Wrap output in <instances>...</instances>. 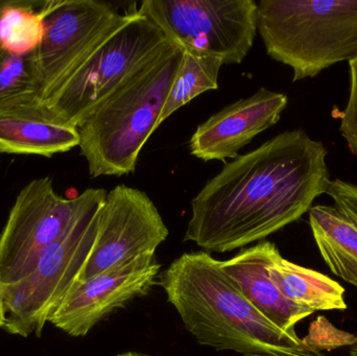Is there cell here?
Returning a JSON list of instances; mask_svg holds the SVG:
<instances>
[{
    "label": "cell",
    "instance_id": "obj_7",
    "mask_svg": "<svg viewBox=\"0 0 357 356\" xmlns=\"http://www.w3.org/2000/svg\"><path fill=\"white\" fill-rule=\"evenodd\" d=\"M137 12L182 50L241 64L258 33L254 0H144Z\"/></svg>",
    "mask_w": 357,
    "mask_h": 356
},
{
    "label": "cell",
    "instance_id": "obj_12",
    "mask_svg": "<svg viewBox=\"0 0 357 356\" xmlns=\"http://www.w3.org/2000/svg\"><path fill=\"white\" fill-rule=\"evenodd\" d=\"M287 104L284 93L259 88L201 123L189 141L191 155L205 162L236 158L243 146L280 121Z\"/></svg>",
    "mask_w": 357,
    "mask_h": 356
},
{
    "label": "cell",
    "instance_id": "obj_21",
    "mask_svg": "<svg viewBox=\"0 0 357 356\" xmlns=\"http://www.w3.org/2000/svg\"><path fill=\"white\" fill-rule=\"evenodd\" d=\"M326 194L333 199L335 206L357 226V185L343 180H331Z\"/></svg>",
    "mask_w": 357,
    "mask_h": 356
},
{
    "label": "cell",
    "instance_id": "obj_14",
    "mask_svg": "<svg viewBox=\"0 0 357 356\" xmlns=\"http://www.w3.org/2000/svg\"><path fill=\"white\" fill-rule=\"evenodd\" d=\"M77 127L52 121L43 107L0 115V153L50 157L79 146Z\"/></svg>",
    "mask_w": 357,
    "mask_h": 356
},
{
    "label": "cell",
    "instance_id": "obj_20",
    "mask_svg": "<svg viewBox=\"0 0 357 356\" xmlns=\"http://www.w3.org/2000/svg\"><path fill=\"white\" fill-rule=\"evenodd\" d=\"M349 98L341 114L340 131L352 154L357 157V58L349 62Z\"/></svg>",
    "mask_w": 357,
    "mask_h": 356
},
{
    "label": "cell",
    "instance_id": "obj_11",
    "mask_svg": "<svg viewBox=\"0 0 357 356\" xmlns=\"http://www.w3.org/2000/svg\"><path fill=\"white\" fill-rule=\"evenodd\" d=\"M160 265L142 255L86 281H75L48 322L73 338L87 336L102 320L156 284Z\"/></svg>",
    "mask_w": 357,
    "mask_h": 356
},
{
    "label": "cell",
    "instance_id": "obj_9",
    "mask_svg": "<svg viewBox=\"0 0 357 356\" xmlns=\"http://www.w3.org/2000/svg\"><path fill=\"white\" fill-rule=\"evenodd\" d=\"M81 202V194L59 196L50 177L33 180L21 189L0 234L2 288L31 275L44 250L66 231Z\"/></svg>",
    "mask_w": 357,
    "mask_h": 356
},
{
    "label": "cell",
    "instance_id": "obj_24",
    "mask_svg": "<svg viewBox=\"0 0 357 356\" xmlns=\"http://www.w3.org/2000/svg\"><path fill=\"white\" fill-rule=\"evenodd\" d=\"M350 355L357 356V340L356 342L352 345L351 349H350Z\"/></svg>",
    "mask_w": 357,
    "mask_h": 356
},
{
    "label": "cell",
    "instance_id": "obj_16",
    "mask_svg": "<svg viewBox=\"0 0 357 356\" xmlns=\"http://www.w3.org/2000/svg\"><path fill=\"white\" fill-rule=\"evenodd\" d=\"M314 242L331 271L357 288V226L335 206L310 210Z\"/></svg>",
    "mask_w": 357,
    "mask_h": 356
},
{
    "label": "cell",
    "instance_id": "obj_10",
    "mask_svg": "<svg viewBox=\"0 0 357 356\" xmlns=\"http://www.w3.org/2000/svg\"><path fill=\"white\" fill-rule=\"evenodd\" d=\"M167 236L169 229L146 192L125 184L115 186L107 194L93 248L77 281L136 257L155 255Z\"/></svg>",
    "mask_w": 357,
    "mask_h": 356
},
{
    "label": "cell",
    "instance_id": "obj_13",
    "mask_svg": "<svg viewBox=\"0 0 357 356\" xmlns=\"http://www.w3.org/2000/svg\"><path fill=\"white\" fill-rule=\"evenodd\" d=\"M278 252L276 245L264 240L220 261V265L260 314L283 332L294 334L296 324L314 311L287 300L271 280L268 267Z\"/></svg>",
    "mask_w": 357,
    "mask_h": 356
},
{
    "label": "cell",
    "instance_id": "obj_22",
    "mask_svg": "<svg viewBox=\"0 0 357 356\" xmlns=\"http://www.w3.org/2000/svg\"><path fill=\"white\" fill-rule=\"evenodd\" d=\"M6 307H4L3 290H2L1 284H0V328H3L6 325Z\"/></svg>",
    "mask_w": 357,
    "mask_h": 356
},
{
    "label": "cell",
    "instance_id": "obj_19",
    "mask_svg": "<svg viewBox=\"0 0 357 356\" xmlns=\"http://www.w3.org/2000/svg\"><path fill=\"white\" fill-rule=\"evenodd\" d=\"M36 0H0V44L19 52H29L39 44L42 24Z\"/></svg>",
    "mask_w": 357,
    "mask_h": 356
},
{
    "label": "cell",
    "instance_id": "obj_17",
    "mask_svg": "<svg viewBox=\"0 0 357 356\" xmlns=\"http://www.w3.org/2000/svg\"><path fill=\"white\" fill-rule=\"evenodd\" d=\"M42 107L33 50L19 52L0 44V115Z\"/></svg>",
    "mask_w": 357,
    "mask_h": 356
},
{
    "label": "cell",
    "instance_id": "obj_1",
    "mask_svg": "<svg viewBox=\"0 0 357 356\" xmlns=\"http://www.w3.org/2000/svg\"><path fill=\"white\" fill-rule=\"evenodd\" d=\"M327 155L323 142L301 129L238 155L191 201L184 242L230 252L295 223L326 194Z\"/></svg>",
    "mask_w": 357,
    "mask_h": 356
},
{
    "label": "cell",
    "instance_id": "obj_6",
    "mask_svg": "<svg viewBox=\"0 0 357 356\" xmlns=\"http://www.w3.org/2000/svg\"><path fill=\"white\" fill-rule=\"evenodd\" d=\"M167 43L160 29L133 3L44 110L56 123L79 127Z\"/></svg>",
    "mask_w": 357,
    "mask_h": 356
},
{
    "label": "cell",
    "instance_id": "obj_15",
    "mask_svg": "<svg viewBox=\"0 0 357 356\" xmlns=\"http://www.w3.org/2000/svg\"><path fill=\"white\" fill-rule=\"evenodd\" d=\"M268 270L279 292L298 307L314 313L347 309L343 286L325 274L287 261L280 252L275 255Z\"/></svg>",
    "mask_w": 357,
    "mask_h": 356
},
{
    "label": "cell",
    "instance_id": "obj_4",
    "mask_svg": "<svg viewBox=\"0 0 357 356\" xmlns=\"http://www.w3.org/2000/svg\"><path fill=\"white\" fill-rule=\"evenodd\" d=\"M258 33L266 54L293 70V82L314 79L357 58V0H261Z\"/></svg>",
    "mask_w": 357,
    "mask_h": 356
},
{
    "label": "cell",
    "instance_id": "obj_3",
    "mask_svg": "<svg viewBox=\"0 0 357 356\" xmlns=\"http://www.w3.org/2000/svg\"><path fill=\"white\" fill-rule=\"evenodd\" d=\"M171 42L114 95L77 127L82 156L92 178L135 171L140 152L153 133L182 62Z\"/></svg>",
    "mask_w": 357,
    "mask_h": 356
},
{
    "label": "cell",
    "instance_id": "obj_18",
    "mask_svg": "<svg viewBox=\"0 0 357 356\" xmlns=\"http://www.w3.org/2000/svg\"><path fill=\"white\" fill-rule=\"evenodd\" d=\"M222 61L209 54L183 50L182 62L158 121V127L193 98L218 88Z\"/></svg>",
    "mask_w": 357,
    "mask_h": 356
},
{
    "label": "cell",
    "instance_id": "obj_5",
    "mask_svg": "<svg viewBox=\"0 0 357 356\" xmlns=\"http://www.w3.org/2000/svg\"><path fill=\"white\" fill-rule=\"evenodd\" d=\"M108 192L88 188L66 231L40 256L26 279L3 290L8 334L40 338L50 316L58 309L83 271L98 234L100 212Z\"/></svg>",
    "mask_w": 357,
    "mask_h": 356
},
{
    "label": "cell",
    "instance_id": "obj_8",
    "mask_svg": "<svg viewBox=\"0 0 357 356\" xmlns=\"http://www.w3.org/2000/svg\"><path fill=\"white\" fill-rule=\"evenodd\" d=\"M38 13L42 36L33 59L44 108L123 14L100 0H44Z\"/></svg>",
    "mask_w": 357,
    "mask_h": 356
},
{
    "label": "cell",
    "instance_id": "obj_2",
    "mask_svg": "<svg viewBox=\"0 0 357 356\" xmlns=\"http://www.w3.org/2000/svg\"><path fill=\"white\" fill-rule=\"evenodd\" d=\"M185 328L201 345L245 356H325L268 321L206 252L185 253L159 276Z\"/></svg>",
    "mask_w": 357,
    "mask_h": 356
},
{
    "label": "cell",
    "instance_id": "obj_23",
    "mask_svg": "<svg viewBox=\"0 0 357 356\" xmlns=\"http://www.w3.org/2000/svg\"><path fill=\"white\" fill-rule=\"evenodd\" d=\"M116 356H152V355H144V353H133V351H130V353H121V355H117Z\"/></svg>",
    "mask_w": 357,
    "mask_h": 356
}]
</instances>
